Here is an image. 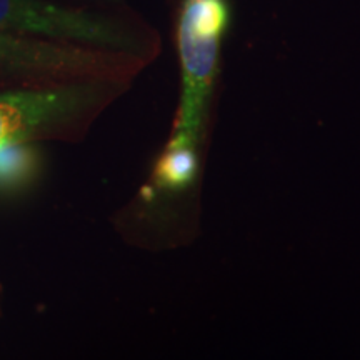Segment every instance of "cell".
<instances>
[{"label": "cell", "mask_w": 360, "mask_h": 360, "mask_svg": "<svg viewBox=\"0 0 360 360\" xmlns=\"http://www.w3.org/2000/svg\"><path fill=\"white\" fill-rule=\"evenodd\" d=\"M122 82L82 80L0 90V146L58 137L85 127Z\"/></svg>", "instance_id": "6da1fadb"}, {"label": "cell", "mask_w": 360, "mask_h": 360, "mask_svg": "<svg viewBox=\"0 0 360 360\" xmlns=\"http://www.w3.org/2000/svg\"><path fill=\"white\" fill-rule=\"evenodd\" d=\"M229 20L225 0H184L179 19L182 97L170 141L199 147L217 75L220 39Z\"/></svg>", "instance_id": "7a4b0ae2"}, {"label": "cell", "mask_w": 360, "mask_h": 360, "mask_svg": "<svg viewBox=\"0 0 360 360\" xmlns=\"http://www.w3.org/2000/svg\"><path fill=\"white\" fill-rule=\"evenodd\" d=\"M139 58L122 52L57 42L0 30V77L27 85L82 80L122 82L134 74Z\"/></svg>", "instance_id": "3957f363"}, {"label": "cell", "mask_w": 360, "mask_h": 360, "mask_svg": "<svg viewBox=\"0 0 360 360\" xmlns=\"http://www.w3.org/2000/svg\"><path fill=\"white\" fill-rule=\"evenodd\" d=\"M0 30L135 57L142 51L139 39L117 22L45 0H0Z\"/></svg>", "instance_id": "277c9868"}, {"label": "cell", "mask_w": 360, "mask_h": 360, "mask_svg": "<svg viewBox=\"0 0 360 360\" xmlns=\"http://www.w3.org/2000/svg\"><path fill=\"white\" fill-rule=\"evenodd\" d=\"M42 155L32 142L0 146V195H15L39 179Z\"/></svg>", "instance_id": "5b68a950"}, {"label": "cell", "mask_w": 360, "mask_h": 360, "mask_svg": "<svg viewBox=\"0 0 360 360\" xmlns=\"http://www.w3.org/2000/svg\"><path fill=\"white\" fill-rule=\"evenodd\" d=\"M199 174V152L192 143L170 141L157 160L154 186L160 191L179 193L187 191Z\"/></svg>", "instance_id": "8992f818"}]
</instances>
